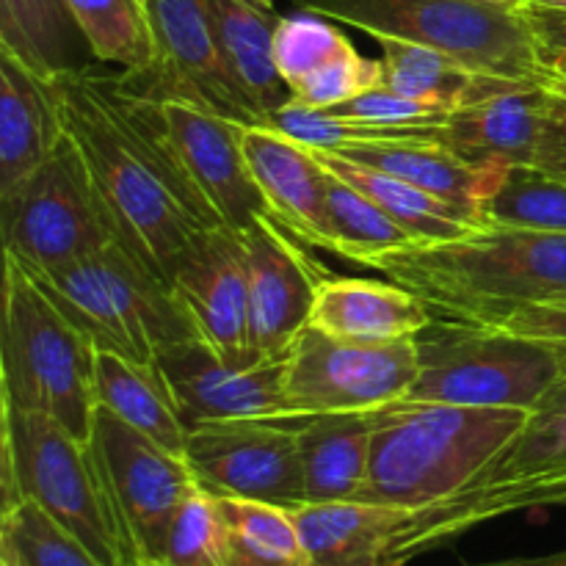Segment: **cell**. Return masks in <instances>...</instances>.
Returning <instances> with one entry per match:
<instances>
[{
	"label": "cell",
	"instance_id": "cell-6",
	"mask_svg": "<svg viewBox=\"0 0 566 566\" xmlns=\"http://www.w3.org/2000/svg\"><path fill=\"white\" fill-rule=\"evenodd\" d=\"M293 6L359 28L379 42L440 50L484 75L539 83L553 75L525 9L486 0H293Z\"/></svg>",
	"mask_w": 566,
	"mask_h": 566
},
{
	"label": "cell",
	"instance_id": "cell-45",
	"mask_svg": "<svg viewBox=\"0 0 566 566\" xmlns=\"http://www.w3.org/2000/svg\"><path fill=\"white\" fill-rule=\"evenodd\" d=\"M525 9H547V11H566V0H525Z\"/></svg>",
	"mask_w": 566,
	"mask_h": 566
},
{
	"label": "cell",
	"instance_id": "cell-5",
	"mask_svg": "<svg viewBox=\"0 0 566 566\" xmlns=\"http://www.w3.org/2000/svg\"><path fill=\"white\" fill-rule=\"evenodd\" d=\"M94 370L97 346L6 254L0 398L88 442L97 412Z\"/></svg>",
	"mask_w": 566,
	"mask_h": 566
},
{
	"label": "cell",
	"instance_id": "cell-16",
	"mask_svg": "<svg viewBox=\"0 0 566 566\" xmlns=\"http://www.w3.org/2000/svg\"><path fill=\"white\" fill-rule=\"evenodd\" d=\"M243 243L252 304L254 365L285 357L293 337L310 324L324 269L307 258L298 238H287L271 216L238 232Z\"/></svg>",
	"mask_w": 566,
	"mask_h": 566
},
{
	"label": "cell",
	"instance_id": "cell-20",
	"mask_svg": "<svg viewBox=\"0 0 566 566\" xmlns=\"http://www.w3.org/2000/svg\"><path fill=\"white\" fill-rule=\"evenodd\" d=\"M545 83H525L497 97L451 111L437 133V142L481 169L534 166L542 127L551 111Z\"/></svg>",
	"mask_w": 566,
	"mask_h": 566
},
{
	"label": "cell",
	"instance_id": "cell-28",
	"mask_svg": "<svg viewBox=\"0 0 566 566\" xmlns=\"http://www.w3.org/2000/svg\"><path fill=\"white\" fill-rule=\"evenodd\" d=\"M94 396H97V407L111 409L116 418L158 442L166 451L186 457L188 426L182 423L169 385L155 363H138L114 352H97Z\"/></svg>",
	"mask_w": 566,
	"mask_h": 566
},
{
	"label": "cell",
	"instance_id": "cell-39",
	"mask_svg": "<svg viewBox=\"0 0 566 566\" xmlns=\"http://www.w3.org/2000/svg\"><path fill=\"white\" fill-rule=\"evenodd\" d=\"M164 566H227L224 562V536H221V520L216 512V501L210 492L197 490L171 523L166 536Z\"/></svg>",
	"mask_w": 566,
	"mask_h": 566
},
{
	"label": "cell",
	"instance_id": "cell-49",
	"mask_svg": "<svg viewBox=\"0 0 566 566\" xmlns=\"http://www.w3.org/2000/svg\"><path fill=\"white\" fill-rule=\"evenodd\" d=\"M385 566H398V564H392V562H387V564H385Z\"/></svg>",
	"mask_w": 566,
	"mask_h": 566
},
{
	"label": "cell",
	"instance_id": "cell-37",
	"mask_svg": "<svg viewBox=\"0 0 566 566\" xmlns=\"http://www.w3.org/2000/svg\"><path fill=\"white\" fill-rule=\"evenodd\" d=\"M0 566H108L36 503L0 512Z\"/></svg>",
	"mask_w": 566,
	"mask_h": 566
},
{
	"label": "cell",
	"instance_id": "cell-33",
	"mask_svg": "<svg viewBox=\"0 0 566 566\" xmlns=\"http://www.w3.org/2000/svg\"><path fill=\"white\" fill-rule=\"evenodd\" d=\"M227 566H307L291 509L213 495Z\"/></svg>",
	"mask_w": 566,
	"mask_h": 566
},
{
	"label": "cell",
	"instance_id": "cell-19",
	"mask_svg": "<svg viewBox=\"0 0 566 566\" xmlns=\"http://www.w3.org/2000/svg\"><path fill=\"white\" fill-rule=\"evenodd\" d=\"M243 153L269 216L307 247L329 249L326 180L329 171L315 149L269 125L243 127Z\"/></svg>",
	"mask_w": 566,
	"mask_h": 566
},
{
	"label": "cell",
	"instance_id": "cell-12",
	"mask_svg": "<svg viewBox=\"0 0 566 566\" xmlns=\"http://www.w3.org/2000/svg\"><path fill=\"white\" fill-rule=\"evenodd\" d=\"M88 446L108 475L138 562H160L177 512L199 490L186 457L160 448L105 407L94 412Z\"/></svg>",
	"mask_w": 566,
	"mask_h": 566
},
{
	"label": "cell",
	"instance_id": "cell-29",
	"mask_svg": "<svg viewBox=\"0 0 566 566\" xmlns=\"http://www.w3.org/2000/svg\"><path fill=\"white\" fill-rule=\"evenodd\" d=\"M315 155H318V160L332 175L346 180L348 186L365 193L370 202L379 205L412 238V243L451 241V238L464 235V232L475 230V227H484L468 210L457 208V205L446 202V199L434 197V193L423 191V188L412 186V182L398 180V177L370 169V166L354 164V160L343 158L337 153L315 149Z\"/></svg>",
	"mask_w": 566,
	"mask_h": 566
},
{
	"label": "cell",
	"instance_id": "cell-26",
	"mask_svg": "<svg viewBox=\"0 0 566 566\" xmlns=\"http://www.w3.org/2000/svg\"><path fill=\"white\" fill-rule=\"evenodd\" d=\"M208 6L227 70L265 125L291 99L274 59L282 17L271 0H208Z\"/></svg>",
	"mask_w": 566,
	"mask_h": 566
},
{
	"label": "cell",
	"instance_id": "cell-9",
	"mask_svg": "<svg viewBox=\"0 0 566 566\" xmlns=\"http://www.w3.org/2000/svg\"><path fill=\"white\" fill-rule=\"evenodd\" d=\"M0 232L3 252L31 271L77 263L116 241L114 219L70 133L39 169L0 193Z\"/></svg>",
	"mask_w": 566,
	"mask_h": 566
},
{
	"label": "cell",
	"instance_id": "cell-47",
	"mask_svg": "<svg viewBox=\"0 0 566 566\" xmlns=\"http://www.w3.org/2000/svg\"><path fill=\"white\" fill-rule=\"evenodd\" d=\"M486 3L509 6V9H525V0H486Z\"/></svg>",
	"mask_w": 566,
	"mask_h": 566
},
{
	"label": "cell",
	"instance_id": "cell-13",
	"mask_svg": "<svg viewBox=\"0 0 566 566\" xmlns=\"http://www.w3.org/2000/svg\"><path fill=\"white\" fill-rule=\"evenodd\" d=\"M186 462L199 490L293 509L304 503L302 457L291 420H213L188 429Z\"/></svg>",
	"mask_w": 566,
	"mask_h": 566
},
{
	"label": "cell",
	"instance_id": "cell-36",
	"mask_svg": "<svg viewBox=\"0 0 566 566\" xmlns=\"http://www.w3.org/2000/svg\"><path fill=\"white\" fill-rule=\"evenodd\" d=\"M88 50L99 61L142 72L153 64V31L144 0H66Z\"/></svg>",
	"mask_w": 566,
	"mask_h": 566
},
{
	"label": "cell",
	"instance_id": "cell-31",
	"mask_svg": "<svg viewBox=\"0 0 566 566\" xmlns=\"http://www.w3.org/2000/svg\"><path fill=\"white\" fill-rule=\"evenodd\" d=\"M566 506V475L539 481V484L520 486V490L501 492V495L484 497V501L468 503L457 509H431V512H412L401 531L396 534L390 547V562L403 566L420 553L437 551L448 542L459 539L468 531L490 523V520L506 517L514 512H531V509Z\"/></svg>",
	"mask_w": 566,
	"mask_h": 566
},
{
	"label": "cell",
	"instance_id": "cell-14",
	"mask_svg": "<svg viewBox=\"0 0 566 566\" xmlns=\"http://www.w3.org/2000/svg\"><path fill=\"white\" fill-rule=\"evenodd\" d=\"M169 285L202 337L227 365L252 368V304L241 235L208 230L171 263Z\"/></svg>",
	"mask_w": 566,
	"mask_h": 566
},
{
	"label": "cell",
	"instance_id": "cell-1",
	"mask_svg": "<svg viewBox=\"0 0 566 566\" xmlns=\"http://www.w3.org/2000/svg\"><path fill=\"white\" fill-rule=\"evenodd\" d=\"M50 81L64 130L114 219L116 241L169 282L171 263L202 232L224 224L188 180L160 103L86 66Z\"/></svg>",
	"mask_w": 566,
	"mask_h": 566
},
{
	"label": "cell",
	"instance_id": "cell-10",
	"mask_svg": "<svg viewBox=\"0 0 566 566\" xmlns=\"http://www.w3.org/2000/svg\"><path fill=\"white\" fill-rule=\"evenodd\" d=\"M418 376V340H354L307 324L282 357L293 418L374 412L401 401Z\"/></svg>",
	"mask_w": 566,
	"mask_h": 566
},
{
	"label": "cell",
	"instance_id": "cell-40",
	"mask_svg": "<svg viewBox=\"0 0 566 566\" xmlns=\"http://www.w3.org/2000/svg\"><path fill=\"white\" fill-rule=\"evenodd\" d=\"M497 326H506V329L520 332V335L551 343L566 359V302H547L517 310Z\"/></svg>",
	"mask_w": 566,
	"mask_h": 566
},
{
	"label": "cell",
	"instance_id": "cell-7",
	"mask_svg": "<svg viewBox=\"0 0 566 566\" xmlns=\"http://www.w3.org/2000/svg\"><path fill=\"white\" fill-rule=\"evenodd\" d=\"M22 271L97 352L155 363L164 348L197 337L169 282L119 241L61 269Z\"/></svg>",
	"mask_w": 566,
	"mask_h": 566
},
{
	"label": "cell",
	"instance_id": "cell-44",
	"mask_svg": "<svg viewBox=\"0 0 566 566\" xmlns=\"http://www.w3.org/2000/svg\"><path fill=\"white\" fill-rule=\"evenodd\" d=\"M545 88H547V103H551L553 108L566 111V77L551 75L547 77Z\"/></svg>",
	"mask_w": 566,
	"mask_h": 566
},
{
	"label": "cell",
	"instance_id": "cell-30",
	"mask_svg": "<svg viewBox=\"0 0 566 566\" xmlns=\"http://www.w3.org/2000/svg\"><path fill=\"white\" fill-rule=\"evenodd\" d=\"M381 50H385L381 64H385L387 88L403 94V97L440 105V108L448 111L497 97L509 88L525 86V83H539L484 75V72L470 70L468 64L440 53V50L420 48V44L390 42L387 39V42H381Z\"/></svg>",
	"mask_w": 566,
	"mask_h": 566
},
{
	"label": "cell",
	"instance_id": "cell-15",
	"mask_svg": "<svg viewBox=\"0 0 566 566\" xmlns=\"http://www.w3.org/2000/svg\"><path fill=\"white\" fill-rule=\"evenodd\" d=\"M155 368L169 385L188 429L213 420H291L282 387V359L232 368L202 337L164 348Z\"/></svg>",
	"mask_w": 566,
	"mask_h": 566
},
{
	"label": "cell",
	"instance_id": "cell-25",
	"mask_svg": "<svg viewBox=\"0 0 566 566\" xmlns=\"http://www.w3.org/2000/svg\"><path fill=\"white\" fill-rule=\"evenodd\" d=\"M302 457L304 503L357 501L368 479L370 412H326L293 418Z\"/></svg>",
	"mask_w": 566,
	"mask_h": 566
},
{
	"label": "cell",
	"instance_id": "cell-17",
	"mask_svg": "<svg viewBox=\"0 0 566 566\" xmlns=\"http://www.w3.org/2000/svg\"><path fill=\"white\" fill-rule=\"evenodd\" d=\"M160 111L188 180L227 230L243 232L252 221L269 216L243 153V122L180 99H166Z\"/></svg>",
	"mask_w": 566,
	"mask_h": 566
},
{
	"label": "cell",
	"instance_id": "cell-35",
	"mask_svg": "<svg viewBox=\"0 0 566 566\" xmlns=\"http://www.w3.org/2000/svg\"><path fill=\"white\" fill-rule=\"evenodd\" d=\"M329 171V169H326ZM326 232L329 252L368 265L379 254L412 243V238L365 193L329 171L326 180Z\"/></svg>",
	"mask_w": 566,
	"mask_h": 566
},
{
	"label": "cell",
	"instance_id": "cell-24",
	"mask_svg": "<svg viewBox=\"0 0 566 566\" xmlns=\"http://www.w3.org/2000/svg\"><path fill=\"white\" fill-rule=\"evenodd\" d=\"M307 566H385L412 512L363 501L302 503L291 509Z\"/></svg>",
	"mask_w": 566,
	"mask_h": 566
},
{
	"label": "cell",
	"instance_id": "cell-46",
	"mask_svg": "<svg viewBox=\"0 0 566 566\" xmlns=\"http://www.w3.org/2000/svg\"><path fill=\"white\" fill-rule=\"evenodd\" d=\"M547 66H551L553 75H562V77H566V50H564V53L553 55V59L547 61Z\"/></svg>",
	"mask_w": 566,
	"mask_h": 566
},
{
	"label": "cell",
	"instance_id": "cell-2",
	"mask_svg": "<svg viewBox=\"0 0 566 566\" xmlns=\"http://www.w3.org/2000/svg\"><path fill=\"white\" fill-rule=\"evenodd\" d=\"M368 265L418 293L434 318L497 326L517 310L566 302L564 232L486 224L451 241L392 249Z\"/></svg>",
	"mask_w": 566,
	"mask_h": 566
},
{
	"label": "cell",
	"instance_id": "cell-43",
	"mask_svg": "<svg viewBox=\"0 0 566 566\" xmlns=\"http://www.w3.org/2000/svg\"><path fill=\"white\" fill-rule=\"evenodd\" d=\"M464 566H566V551L547 553V556H536V558H506V562L464 564Z\"/></svg>",
	"mask_w": 566,
	"mask_h": 566
},
{
	"label": "cell",
	"instance_id": "cell-48",
	"mask_svg": "<svg viewBox=\"0 0 566 566\" xmlns=\"http://www.w3.org/2000/svg\"><path fill=\"white\" fill-rule=\"evenodd\" d=\"M136 566H164V564H158V562H138Z\"/></svg>",
	"mask_w": 566,
	"mask_h": 566
},
{
	"label": "cell",
	"instance_id": "cell-38",
	"mask_svg": "<svg viewBox=\"0 0 566 566\" xmlns=\"http://www.w3.org/2000/svg\"><path fill=\"white\" fill-rule=\"evenodd\" d=\"M332 116L352 125L365 127V130L381 133V136H429L437 138L442 125L448 122L451 111L440 108V105L420 103V99L403 97V94L392 92L385 83L368 92L357 94V97L346 99V103L332 105Z\"/></svg>",
	"mask_w": 566,
	"mask_h": 566
},
{
	"label": "cell",
	"instance_id": "cell-22",
	"mask_svg": "<svg viewBox=\"0 0 566 566\" xmlns=\"http://www.w3.org/2000/svg\"><path fill=\"white\" fill-rule=\"evenodd\" d=\"M558 475H566V368L553 381L551 390L539 398V403L525 415V423L520 426L517 434L464 490L420 512L468 506V503L558 479Z\"/></svg>",
	"mask_w": 566,
	"mask_h": 566
},
{
	"label": "cell",
	"instance_id": "cell-42",
	"mask_svg": "<svg viewBox=\"0 0 566 566\" xmlns=\"http://www.w3.org/2000/svg\"><path fill=\"white\" fill-rule=\"evenodd\" d=\"M528 11L531 28L536 33V42H539L542 59L547 61L553 55L564 53L566 50V11H547V9H525Z\"/></svg>",
	"mask_w": 566,
	"mask_h": 566
},
{
	"label": "cell",
	"instance_id": "cell-3",
	"mask_svg": "<svg viewBox=\"0 0 566 566\" xmlns=\"http://www.w3.org/2000/svg\"><path fill=\"white\" fill-rule=\"evenodd\" d=\"M525 415L403 398L374 409L368 479L357 501L420 512L457 495L517 434Z\"/></svg>",
	"mask_w": 566,
	"mask_h": 566
},
{
	"label": "cell",
	"instance_id": "cell-4",
	"mask_svg": "<svg viewBox=\"0 0 566 566\" xmlns=\"http://www.w3.org/2000/svg\"><path fill=\"white\" fill-rule=\"evenodd\" d=\"M3 509L31 501L64 525L108 566H136L138 556L88 442L44 415L3 401Z\"/></svg>",
	"mask_w": 566,
	"mask_h": 566
},
{
	"label": "cell",
	"instance_id": "cell-21",
	"mask_svg": "<svg viewBox=\"0 0 566 566\" xmlns=\"http://www.w3.org/2000/svg\"><path fill=\"white\" fill-rule=\"evenodd\" d=\"M64 136L53 81L0 48V193L39 169Z\"/></svg>",
	"mask_w": 566,
	"mask_h": 566
},
{
	"label": "cell",
	"instance_id": "cell-18",
	"mask_svg": "<svg viewBox=\"0 0 566 566\" xmlns=\"http://www.w3.org/2000/svg\"><path fill=\"white\" fill-rule=\"evenodd\" d=\"M274 59L291 99L332 108L385 83V64L365 59L326 17H282Z\"/></svg>",
	"mask_w": 566,
	"mask_h": 566
},
{
	"label": "cell",
	"instance_id": "cell-27",
	"mask_svg": "<svg viewBox=\"0 0 566 566\" xmlns=\"http://www.w3.org/2000/svg\"><path fill=\"white\" fill-rule=\"evenodd\" d=\"M337 155L354 160V164L370 166V169L398 177V180L412 182V186L468 210L479 221V202L484 197L492 169H495V166L481 169V166L468 164V160L453 155L451 149L442 147L437 138L429 136L368 138V142L348 144Z\"/></svg>",
	"mask_w": 566,
	"mask_h": 566
},
{
	"label": "cell",
	"instance_id": "cell-8",
	"mask_svg": "<svg viewBox=\"0 0 566 566\" xmlns=\"http://www.w3.org/2000/svg\"><path fill=\"white\" fill-rule=\"evenodd\" d=\"M415 340L418 376L403 401L531 412L566 368L551 343L506 326L434 318Z\"/></svg>",
	"mask_w": 566,
	"mask_h": 566
},
{
	"label": "cell",
	"instance_id": "cell-32",
	"mask_svg": "<svg viewBox=\"0 0 566 566\" xmlns=\"http://www.w3.org/2000/svg\"><path fill=\"white\" fill-rule=\"evenodd\" d=\"M77 42L86 44V39L66 0H0V48L36 75L50 81L66 70H81L72 64Z\"/></svg>",
	"mask_w": 566,
	"mask_h": 566
},
{
	"label": "cell",
	"instance_id": "cell-11",
	"mask_svg": "<svg viewBox=\"0 0 566 566\" xmlns=\"http://www.w3.org/2000/svg\"><path fill=\"white\" fill-rule=\"evenodd\" d=\"M153 31V64L122 72L119 83L138 97L180 99L243 125H263L235 77L230 75L216 39L208 0H144Z\"/></svg>",
	"mask_w": 566,
	"mask_h": 566
},
{
	"label": "cell",
	"instance_id": "cell-41",
	"mask_svg": "<svg viewBox=\"0 0 566 566\" xmlns=\"http://www.w3.org/2000/svg\"><path fill=\"white\" fill-rule=\"evenodd\" d=\"M547 108L551 111H547L545 127H542L534 166L545 171V175L558 177V180L566 182V111L553 108L551 103H547Z\"/></svg>",
	"mask_w": 566,
	"mask_h": 566
},
{
	"label": "cell",
	"instance_id": "cell-34",
	"mask_svg": "<svg viewBox=\"0 0 566 566\" xmlns=\"http://www.w3.org/2000/svg\"><path fill=\"white\" fill-rule=\"evenodd\" d=\"M479 216L484 224L566 235V182L536 166H495Z\"/></svg>",
	"mask_w": 566,
	"mask_h": 566
},
{
	"label": "cell",
	"instance_id": "cell-23",
	"mask_svg": "<svg viewBox=\"0 0 566 566\" xmlns=\"http://www.w3.org/2000/svg\"><path fill=\"white\" fill-rule=\"evenodd\" d=\"M434 321L429 304L396 282L329 276L318 282L310 324L354 340L418 337Z\"/></svg>",
	"mask_w": 566,
	"mask_h": 566
}]
</instances>
